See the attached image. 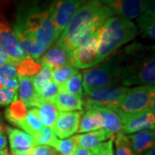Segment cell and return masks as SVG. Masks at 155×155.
Listing matches in <instances>:
<instances>
[{"label":"cell","mask_w":155,"mask_h":155,"mask_svg":"<svg viewBox=\"0 0 155 155\" xmlns=\"http://www.w3.org/2000/svg\"><path fill=\"white\" fill-rule=\"evenodd\" d=\"M113 16L110 10L100 0H91L76 11L56 41L70 54L87 36L101 30L107 18Z\"/></svg>","instance_id":"cell-1"},{"label":"cell","mask_w":155,"mask_h":155,"mask_svg":"<svg viewBox=\"0 0 155 155\" xmlns=\"http://www.w3.org/2000/svg\"><path fill=\"white\" fill-rule=\"evenodd\" d=\"M119 54L122 86L154 84V47L134 43Z\"/></svg>","instance_id":"cell-2"},{"label":"cell","mask_w":155,"mask_h":155,"mask_svg":"<svg viewBox=\"0 0 155 155\" xmlns=\"http://www.w3.org/2000/svg\"><path fill=\"white\" fill-rule=\"evenodd\" d=\"M137 31L136 25L125 17L111 16L107 18L100 31L97 64L132 41L136 36Z\"/></svg>","instance_id":"cell-3"},{"label":"cell","mask_w":155,"mask_h":155,"mask_svg":"<svg viewBox=\"0 0 155 155\" xmlns=\"http://www.w3.org/2000/svg\"><path fill=\"white\" fill-rule=\"evenodd\" d=\"M16 23L33 36L39 43L48 48L57 40L49 8L42 9L38 5L30 6L17 15Z\"/></svg>","instance_id":"cell-4"},{"label":"cell","mask_w":155,"mask_h":155,"mask_svg":"<svg viewBox=\"0 0 155 155\" xmlns=\"http://www.w3.org/2000/svg\"><path fill=\"white\" fill-rule=\"evenodd\" d=\"M84 93L107 85H119L121 78L120 54H113L94 67L82 72Z\"/></svg>","instance_id":"cell-5"},{"label":"cell","mask_w":155,"mask_h":155,"mask_svg":"<svg viewBox=\"0 0 155 155\" xmlns=\"http://www.w3.org/2000/svg\"><path fill=\"white\" fill-rule=\"evenodd\" d=\"M117 109L125 116L147 110L155 111L154 84L139 85L128 89Z\"/></svg>","instance_id":"cell-6"},{"label":"cell","mask_w":155,"mask_h":155,"mask_svg":"<svg viewBox=\"0 0 155 155\" xmlns=\"http://www.w3.org/2000/svg\"><path fill=\"white\" fill-rule=\"evenodd\" d=\"M128 89L122 85H107L94 89L83 96L84 106L118 108Z\"/></svg>","instance_id":"cell-7"},{"label":"cell","mask_w":155,"mask_h":155,"mask_svg":"<svg viewBox=\"0 0 155 155\" xmlns=\"http://www.w3.org/2000/svg\"><path fill=\"white\" fill-rule=\"evenodd\" d=\"M100 31L85 39L77 48L70 53L72 67L77 69H87L97 65Z\"/></svg>","instance_id":"cell-8"},{"label":"cell","mask_w":155,"mask_h":155,"mask_svg":"<svg viewBox=\"0 0 155 155\" xmlns=\"http://www.w3.org/2000/svg\"><path fill=\"white\" fill-rule=\"evenodd\" d=\"M85 0H54L49 6L57 39Z\"/></svg>","instance_id":"cell-9"},{"label":"cell","mask_w":155,"mask_h":155,"mask_svg":"<svg viewBox=\"0 0 155 155\" xmlns=\"http://www.w3.org/2000/svg\"><path fill=\"white\" fill-rule=\"evenodd\" d=\"M112 12L128 20L138 17L153 0H100Z\"/></svg>","instance_id":"cell-10"},{"label":"cell","mask_w":155,"mask_h":155,"mask_svg":"<svg viewBox=\"0 0 155 155\" xmlns=\"http://www.w3.org/2000/svg\"><path fill=\"white\" fill-rule=\"evenodd\" d=\"M0 48L16 61L28 57L17 41L13 28L2 16H0Z\"/></svg>","instance_id":"cell-11"},{"label":"cell","mask_w":155,"mask_h":155,"mask_svg":"<svg viewBox=\"0 0 155 155\" xmlns=\"http://www.w3.org/2000/svg\"><path fill=\"white\" fill-rule=\"evenodd\" d=\"M154 127L155 111L147 110L130 116L124 115L122 133L132 134L145 130H154Z\"/></svg>","instance_id":"cell-12"},{"label":"cell","mask_w":155,"mask_h":155,"mask_svg":"<svg viewBox=\"0 0 155 155\" xmlns=\"http://www.w3.org/2000/svg\"><path fill=\"white\" fill-rule=\"evenodd\" d=\"M83 114L82 111H69L59 112L53 130L56 137L60 139H67L77 133L80 118Z\"/></svg>","instance_id":"cell-13"},{"label":"cell","mask_w":155,"mask_h":155,"mask_svg":"<svg viewBox=\"0 0 155 155\" xmlns=\"http://www.w3.org/2000/svg\"><path fill=\"white\" fill-rule=\"evenodd\" d=\"M92 107L98 114L102 123V129L115 136L116 134L122 132L124 115L117 108L110 107Z\"/></svg>","instance_id":"cell-14"},{"label":"cell","mask_w":155,"mask_h":155,"mask_svg":"<svg viewBox=\"0 0 155 155\" xmlns=\"http://www.w3.org/2000/svg\"><path fill=\"white\" fill-rule=\"evenodd\" d=\"M5 129L9 137L11 153L17 155L26 154L35 147L33 136L29 134L9 126H5Z\"/></svg>","instance_id":"cell-15"},{"label":"cell","mask_w":155,"mask_h":155,"mask_svg":"<svg viewBox=\"0 0 155 155\" xmlns=\"http://www.w3.org/2000/svg\"><path fill=\"white\" fill-rule=\"evenodd\" d=\"M42 67H47L51 70L57 67L71 65L70 54L59 45L53 44L45 51V53L36 60Z\"/></svg>","instance_id":"cell-16"},{"label":"cell","mask_w":155,"mask_h":155,"mask_svg":"<svg viewBox=\"0 0 155 155\" xmlns=\"http://www.w3.org/2000/svg\"><path fill=\"white\" fill-rule=\"evenodd\" d=\"M13 31L22 49L24 50L27 55L33 59L38 60L44 54L45 51L48 48L44 45L39 43L33 36H31L28 32H26L21 26H19L17 23H15L14 25Z\"/></svg>","instance_id":"cell-17"},{"label":"cell","mask_w":155,"mask_h":155,"mask_svg":"<svg viewBox=\"0 0 155 155\" xmlns=\"http://www.w3.org/2000/svg\"><path fill=\"white\" fill-rule=\"evenodd\" d=\"M18 78V91L20 100L26 105L27 108H38L39 105L44 101L42 97L34 88L31 78L28 77H20Z\"/></svg>","instance_id":"cell-18"},{"label":"cell","mask_w":155,"mask_h":155,"mask_svg":"<svg viewBox=\"0 0 155 155\" xmlns=\"http://www.w3.org/2000/svg\"><path fill=\"white\" fill-rule=\"evenodd\" d=\"M127 138L136 155L142 154L154 147V130H145L132 134H127Z\"/></svg>","instance_id":"cell-19"},{"label":"cell","mask_w":155,"mask_h":155,"mask_svg":"<svg viewBox=\"0 0 155 155\" xmlns=\"http://www.w3.org/2000/svg\"><path fill=\"white\" fill-rule=\"evenodd\" d=\"M74 138L78 147L89 150H93L105 140L114 138V136L107 133L104 129H98L88 133L78 134L74 136Z\"/></svg>","instance_id":"cell-20"},{"label":"cell","mask_w":155,"mask_h":155,"mask_svg":"<svg viewBox=\"0 0 155 155\" xmlns=\"http://www.w3.org/2000/svg\"><path fill=\"white\" fill-rule=\"evenodd\" d=\"M154 0L150 3L137 19L139 28L145 38L154 40L155 38V21H154Z\"/></svg>","instance_id":"cell-21"},{"label":"cell","mask_w":155,"mask_h":155,"mask_svg":"<svg viewBox=\"0 0 155 155\" xmlns=\"http://www.w3.org/2000/svg\"><path fill=\"white\" fill-rule=\"evenodd\" d=\"M54 104L59 112L83 110V99L74 95L69 94L65 91H60L54 99Z\"/></svg>","instance_id":"cell-22"},{"label":"cell","mask_w":155,"mask_h":155,"mask_svg":"<svg viewBox=\"0 0 155 155\" xmlns=\"http://www.w3.org/2000/svg\"><path fill=\"white\" fill-rule=\"evenodd\" d=\"M98 129H102V123L98 114L92 107H85V111L80 118L77 132L84 134Z\"/></svg>","instance_id":"cell-23"},{"label":"cell","mask_w":155,"mask_h":155,"mask_svg":"<svg viewBox=\"0 0 155 155\" xmlns=\"http://www.w3.org/2000/svg\"><path fill=\"white\" fill-rule=\"evenodd\" d=\"M28 108L20 99L12 102L6 108L5 116L8 122L17 127H21V124L24 121L27 115Z\"/></svg>","instance_id":"cell-24"},{"label":"cell","mask_w":155,"mask_h":155,"mask_svg":"<svg viewBox=\"0 0 155 155\" xmlns=\"http://www.w3.org/2000/svg\"><path fill=\"white\" fill-rule=\"evenodd\" d=\"M39 120L43 127L53 128L56 119L59 115V111L56 108L55 104L52 102L43 101L38 108H36Z\"/></svg>","instance_id":"cell-25"},{"label":"cell","mask_w":155,"mask_h":155,"mask_svg":"<svg viewBox=\"0 0 155 155\" xmlns=\"http://www.w3.org/2000/svg\"><path fill=\"white\" fill-rule=\"evenodd\" d=\"M16 67L17 76L31 78L41 71L42 66L36 60L28 56L19 61Z\"/></svg>","instance_id":"cell-26"},{"label":"cell","mask_w":155,"mask_h":155,"mask_svg":"<svg viewBox=\"0 0 155 155\" xmlns=\"http://www.w3.org/2000/svg\"><path fill=\"white\" fill-rule=\"evenodd\" d=\"M20 127L24 132L29 134L32 136L40 132L43 128V126L41 125L39 120L36 108H30L29 110H28L26 117L21 124Z\"/></svg>","instance_id":"cell-27"},{"label":"cell","mask_w":155,"mask_h":155,"mask_svg":"<svg viewBox=\"0 0 155 155\" xmlns=\"http://www.w3.org/2000/svg\"><path fill=\"white\" fill-rule=\"evenodd\" d=\"M78 72V69L72 67V65L57 67L52 70V80L61 86Z\"/></svg>","instance_id":"cell-28"},{"label":"cell","mask_w":155,"mask_h":155,"mask_svg":"<svg viewBox=\"0 0 155 155\" xmlns=\"http://www.w3.org/2000/svg\"><path fill=\"white\" fill-rule=\"evenodd\" d=\"M61 91H65L69 94L83 97V78L80 72L72 77L67 82L60 86Z\"/></svg>","instance_id":"cell-29"},{"label":"cell","mask_w":155,"mask_h":155,"mask_svg":"<svg viewBox=\"0 0 155 155\" xmlns=\"http://www.w3.org/2000/svg\"><path fill=\"white\" fill-rule=\"evenodd\" d=\"M33 139L35 146L43 145V146H49L53 147V146L57 140V137L53 128L43 127L40 132L34 135Z\"/></svg>","instance_id":"cell-30"},{"label":"cell","mask_w":155,"mask_h":155,"mask_svg":"<svg viewBox=\"0 0 155 155\" xmlns=\"http://www.w3.org/2000/svg\"><path fill=\"white\" fill-rule=\"evenodd\" d=\"M77 147L75 138L72 136L71 138L62 140L57 139L53 146V148L57 152V153H59L61 155H73Z\"/></svg>","instance_id":"cell-31"},{"label":"cell","mask_w":155,"mask_h":155,"mask_svg":"<svg viewBox=\"0 0 155 155\" xmlns=\"http://www.w3.org/2000/svg\"><path fill=\"white\" fill-rule=\"evenodd\" d=\"M31 82L33 84L34 88L39 92L40 90L44 86L45 84L52 81V70L47 67H42L41 71L35 74V76L30 78Z\"/></svg>","instance_id":"cell-32"},{"label":"cell","mask_w":155,"mask_h":155,"mask_svg":"<svg viewBox=\"0 0 155 155\" xmlns=\"http://www.w3.org/2000/svg\"><path fill=\"white\" fill-rule=\"evenodd\" d=\"M116 155H136L128 142L127 135L122 132L116 134Z\"/></svg>","instance_id":"cell-33"},{"label":"cell","mask_w":155,"mask_h":155,"mask_svg":"<svg viewBox=\"0 0 155 155\" xmlns=\"http://www.w3.org/2000/svg\"><path fill=\"white\" fill-rule=\"evenodd\" d=\"M60 91H61L60 85H58L57 84L54 83L52 80L49 83L45 84L44 86L40 90L38 93L43 100L54 103L55 97H57V95L59 94Z\"/></svg>","instance_id":"cell-34"},{"label":"cell","mask_w":155,"mask_h":155,"mask_svg":"<svg viewBox=\"0 0 155 155\" xmlns=\"http://www.w3.org/2000/svg\"><path fill=\"white\" fill-rule=\"evenodd\" d=\"M17 99V91L15 89L3 87L0 89V106L10 105Z\"/></svg>","instance_id":"cell-35"},{"label":"cell","mask_w":155,"mask_h":155,"mask_svg":"<svg viewBox=\"0 0 155 155\" xmlns=\"http://www.w3.org/2000/svg\"><path fill=\"white\" fill-rule=\"evenodd\" d=\"M113 140L111 138L98 145L92 151L93 155H114L113 153Z\"/></svg>","instance_id":"cell-36"},{"label":"cell","mask_w":155,"mask_h":155,"mask_svg":"<svg viewBox=\"0 0 155 155\" xmlns=\"http://www.w3.org/2000/svg\"><path fill=\"white\" fill-rule=\"evenodd\" d=\"M28 155H57V152L52 147L39 145L33 147L28 152Z\"/></svg>","instance_id":"cell-37"},{"label":"cell","mask_w":155,"mask_h":155,"mask_svg":"<svg viewBox=\"0 0 155 155\" xmlns=\"http://www.w3.org/2000/svg\"><path fill=\"white\" fill-rule=\"evenodd\" d=\"M17 77V67L13 64L6 63L0 67V78H16Z\"/></svg>","instance_id":"cell-38"},{"label":"cell","mask_w":155,"mask_h":155,"mask_svg":"<svg viewBox=\"0 0 155 155\" xmlns=\"http://www.w3.org/2000/svg\"><path fill=\"white\" fill-rule=\"evenodd\" d=\"M0 58H1V59H3V60H5L7 63L13 64V65H15V66H17V63L20 61H16V60L12 59L11 56L9 55L5 50L2 49L1 48H0Z\"/></svg>","instance_id":"cell-39"},{"label":"cell","mask_w":155,"mask_h":155,"mask_svg":"<svg viewBox=\"0 0 155 155\" xmlns=\"http://www.w3.org/2000/svg\"><path fill=\"white\" fill-rule=\"evenodd\" d=\"M73 155H93V153L91 150L86 149V148H84V147L78 146Z\"/></svg>","instance_id":"cell-40"},{"label":"cell","mask_w":155,"mask_h":155,"mask_svg":"<svg viewBox=\"0 0 155 155\" xmlns=\"http://www.w3.org/2000/svg\"><path fill=\"white\" fill-rule=\"evenodd\" d=\"M7 146V138L5 134H0V151L6 148Z\"/></svg>","instance_id":"cell-41"},{"label":"cell","mask_w":155,"mask_h":155,"mask_svg":"<svg viewBox=\"0 0 155 155\" xmlns=\"http://www.w3.org/2000/svg\"><path fill=\"white\" fill-rule=\"evenodd\" d=\"M5 131H6L5 126L3 123L2 118H1V115H0V134H5Z\"/></svg>","instance_id":"cell-42"},{"label":"cell","mask_w":155,"mask_h":155,"mask_svg":"<svg viewBox=\"0 0 155 155\" xmlns=\"http://www.w3.org/2000/svg\"><path fill=\"white\" fill-rule=\"evenodd\" d=\"M144 155H155V148L154 147H153L152 148H150Z\"/></svg>","instance_id":"cell-43"},{"label":"cell","mask_w":155,"mask_h":155,"mask_svg":"<svg viewBox=\"0 0 155 155\" xmlns=\"http://www.w3.org/2000/svg\"><path fill=\"white\" fill-rule=\"evenodd\" d=\"M8 153H9V152H8L7 147H6V148H5V149H3L0 151V155H7Z\"/></svg>","instance_id":"cell-44"},{"label":"cell","mask_w":155,"mask_h":155,"mask_svg":"<svg viewBox=\"0 0 155 155\" xmlns=\"http://www.w3.org/2000/svg\"><path fill=\"white\" fill-rule=\"evenodd\" d=\"M7 155H17V154H14V153H8Z\"/></svg>","instance_id":"cell-45"}]
</instances>
